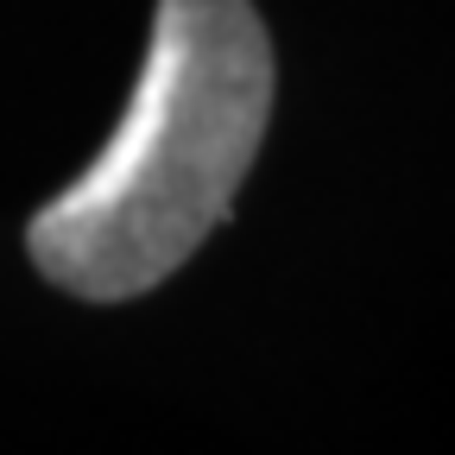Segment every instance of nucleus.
Masks as SVG:
<instances>
[{
    "mask_svg": "<svg viewBox=\"0 0 455 455\" xmlns=\"http://www.w3.org/2000/svg\"><path fill=\"white\" fill-rule=\"evenodd\" d=\"M266 121L272 38L253 0H158L121 127L26 228L38 272L89 304L152 291L235 209Z\"/></svg>",
    "mask_w": 455,
    "mask_h": 455,
    "instance_id": "f257e3e1",
    "label": "nucleus"
}]
</instances>
